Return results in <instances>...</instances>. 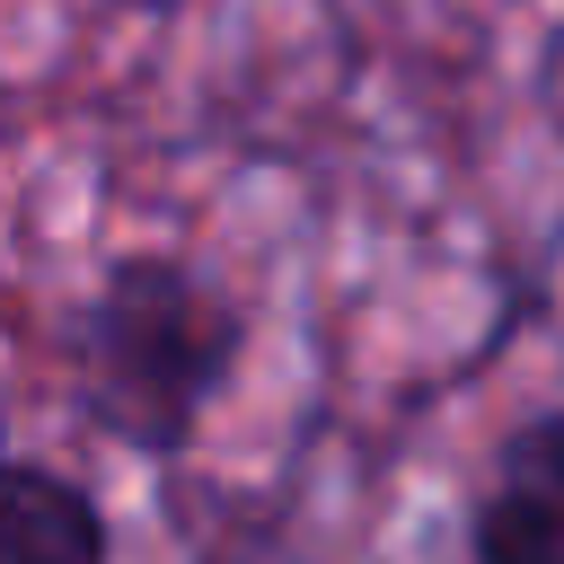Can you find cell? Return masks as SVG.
<instances>
[{
    "mask_svg": "<svg viewBox=\"0 0 564 564\" xmlns=\"http://www.w3.org/2000/svg\"><path fill=\"white\" fill-rule=\"evenodd\" d=\"M238 361H247V300L176 247L106 256L62 317L70 405L97 441L132 458H185L203 441V414L229 397Z\"/></svg>",
    "mask_w": 564,
    "mask_h": 564,
    "instance_id": "6da1fadb",
    "label": "cell"
},
{
    "mask_svg": "<svg viewBox=\"0 0 564 564\" xmlns=\"http://www.w3.org/2000/svg\"><path fill=\"white\" fill-rule=\"evenodd\" d=\"M467 555L476 564H564V405L529 414L502 441Z\"/></svg>",
    "mask_w": 564,
    "mask_h": 564,
    "instance_id": "7a4b0ae2",
    "label": "cell"
},
{
    "mask_svg": "<svg viewBox=\"0 0 564 564\" xmlns=\"http://www.w3.org/2000/svg\"><path fill=\"white\" fill-rule=\"evenodd\" d=\"M0 564H115V520L88 476L0 449Z\"/></svg>",
    "mask_w": 564,
    "mask_h": 564,
    "instance_id": "3957f363",
    "label": "cell"
}]
</instances>
